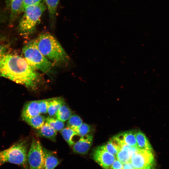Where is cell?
<instances>
[{
    "label": "cell",
    "mask_w": 169,
    "mask_h": 169,
    "mask_svg": "<svg viewBox=\"0 0 169 169\" xmlns=\"http://www.w3.org/2000/svg\"><path fill=\"white\" fill-rule=\"evenodd\" d=\"M136 138L138 149L153 151L152 148L148 140L142 132L138 131L136 132Z\"/></svg>",
    "instance_id": "16"
},
{
    "label": "cell",
    "mask_w": 169,
    "mask_h": 169,
    "mask_svg": "<svg viewBox=\"0 0 169 169\" xmlns=\"http://www.w3.org/2000/svg\"><path fill=\"white\" fill-rule=\"evenodd\" d=\"M93 156L95 161L104 169H110L116 160L115 156L106 150L102 146L95 150Z\"/></svg>",
    "instance_id": "8"
},
{
    "label": "cell",
    "mask_w": 169,
    "mask_h": 169,
    "mask_svg": "<svg viewBox=\"0 0 169 169\" xmlns=\"http://www.w3.org/2000/svg\"><path fill=\"white\" fill-rule=\"evenodd\" d=\"M40 114L38 100L29 101L24 105L22 112L23 120L30 118Z\"/></svg>",
    "instance_id": "11"
},
{
    "label": "cell",
    "mask_w": 169,
    "mask_h": 169,
    "mask_svg": "<svg viewBox=\"0 0 169 169\" xmlns=\"http://www.w3.org/2000/svg\"><path fill=\"white\" fill-rule=\"evenodd\" d=\"M5 49L2 46L0 45V57L5 54Z\"/></svg>",
    "instance_id": "30"
},
{
    "label": "cell",
    "mask_w": 169,
    "mask_h": 169,
    "mask_svg": "<svg viewBox=\"0 0 169 169\" xmlns=\"http://www.w3.org/2000/svg\"><path fill=\"white\" fill-rule=\"evenodd\" d=\"M123 169H135L130 162L124 164Z\"/></svg>",
    "instance_id": "28"
},
{
    "label": "cell",
    "mask_w": 169,
    "mask_h": 169,
    "mask_svg": "<svg viewBox=\"0 0 169 169\" xmlns=\"http://www.w3.org/2000/svg\"><path fill=\"white\" fill-rule=\"evenodd\" d=\"M23 120L33 128L39 129L45 124L46 118L44 116L39 114Z\"/></svg>",
    "instance_id": "19"
},
{
    "label": "cell",
    "mask_w": 169,
    "mask_h": 169,
    "mask_svg": "<svg viewBox=\"0 0 169 169\" xmlns=\"http://www.w3.org/2000/svg\"><path fill=\"white\" fill-rule=\"evenodd\" d=\"M142 169H156V165L154 161Z\"/></svg>",
    "instance_id": "29"
},
{
    "label": "cell",
    "mask_w": 169,
    "mask_h": 169,
    "mask_svg": "<svg viewBox=\"0 0 169 169\" xmlns=\"http://www.w3.org/2000/svg\"><path fill=\"white\" fill-rule=\"evenodd\" d=\"M52 98L38 100V106L40 113H48V110L50 100Z\"/></svg>",
    "instance_id": "24"
},
{
    "label": "cell",
    "mask_w": 169,
    "mask_h": 169,
    "mask_svg": "<svg viewBox=\"0 0 169 169\" xmlns=\"http://www.w3.org/2000/svg\"><path fill=\"white\" fill-rule=\"evenodd\" d=\"M61 131V134L65 141L69 146H73L75 142L73 138L74 136L78 135L77 133L72 129L67 127L64 128Z\"/></svg>",
    "instance_id": "21"
},
{
    "label": "cell",
    "mask_w": 169,
    "mask_h": 169,
    "mask_svg": "<svg viewBox=\"0 0 169 169\" xmlns=\"http://www.w3.org/2000/svg\"><path fill=\"white\" fill-rule=\"evenodd\" d=\"M64 103V100L61 98H52L48 110V113L49 116L54 117L59 108Z\"/></svg>",
    "instance_id": "18"
},
{
    "label": "cell",
    "mask_w": 169,
    "mask_h": 169,
    "mask_svg": "<svg viewBox=\"0 0 169 169\" xmlns=\"http://www.w3.org/2000/svg\"><path fill=\"white\" fill-rule=\"evenodd\" d=\"M38 130L37 132L38 136L47 138L53 141H55L57 131L47 123L45 122L42 127Z\"/></svg>",
    "instance_id": "15"
},
{
    "label": "cell",
    "mask_w": 169,
    "mask_h": 169,
    "mask_svg": "<svg viewBox=\"0 0 169 169\" xmlns=\"http://www.w3.org/2000/svg\"><path fill=\"white\" fill-rule=\"evenodd\" d=\"M59 0H44L48 9L49 21L51 26L55 23L57 9Z\"/></svg>",
    "instance_id": "14"
},
{
    "label": "cell",
    "mask_w": 169,
    "mask_h": 169,
    "mask_svg": "<svg viewBox=\"0 0 169 169\" xmlns=\"http://www.w3.org/2000/svg\"><path fill=\"white\" fill-rule=\"evenodd\" d=\"M44 158V169H54L60 161L54 152L43 147Z\"/></svg>",
    "instance_id": "12"
},
{
    "label": "cell",
    "mask_w": 169,
    "mask_h": 169,
    "mask_svg": "<svg viewBox=\"0 0 169 169\" xmlns=\"http://www.w3.org/2000/svg\"><path fill=\"white\" fill-rule=\"evenodd\" d=\"M82 124L80 117L77 115H73L68 120L67 126L75 131Z\"/></svg>",
    "instance_id": "23"
},
{
    "label": "cell",
    "mask_w": 169,
    "mask_h": 169,
    "mask_svg": "<svg viewBox=\"0 0 169 169\" xmlns=\"http://www.w3.org/2000/svg\"><path fill=\"white\" fill-rule=\"evenodd\" d=\"M10 10L9 23H13L19 15L23 13L25 7L24 0H9Z\"/></svg>",
    "instance_id": "10"
},
{
    "label": "cell",
    "mask_w": 169,
    "mask_h": 169,
    "mask_svg": "<svg viewBox=\"0 0 169 169\" xmlns=\"http://www.w3.org/2000/svg\"><path fill=\"white\" fill-rule=\"evenodd\" d=\"M23 53L27 62L35 69L46 74L51 72L53 63L40 51L35 39L31 41L24 46Z\"/></svg>",
    "instance_id": "5"
},
{
    "label": "cell",
    "mask_w": 169,
    "mask_h": 169,
    "mask_svg": "<svg viewBox=\"0 0 169 169\" xmlns=\"http://www.w3.org/2000/svg\"><path fill=\"white\" fill-rule=\"evenodd\" d=\"M91 130V127L90 125L86 123H83L75 131L79 136H82L88 134Z\"/></svg>",
    "instance_id": "25"
},
{
    "label": "cell",
    "mask_w": 169,
    "mask_h": 169,
    "mask_svg": "<svg viewBox=\"0 0 169 169\" xmlns=\"http://www.w3.org/2000/svg\"><path fill=\"white\" fill-rule=\"evenodd\" d=\"M154 161L152 151L139 149L132 155L130 161L135 169H142Z\"/></svg>",
    "instance_id": "7"
},
{
    "label": "cell",
    "mask_w": 169,
    "mask_h": 169,
    "mask_svg": "<svg viewBox=\"0 0 169 169\" xmlns=\"http://www.w3.org/2000/svg\"><path fill=\"white\" fill-rule=\"evenodd\" d=\"M93 136L87 134L81 136L79 139L73 146L74 152L80 154H85L88 151L92 145Z\"/></svg>",
    "instance_id": "9"
},
{
    "label": "cell",
    "mask_w": 169,
    "mask_h": 169,
    "mask_svg": "<svg viewBox=\"0 0 169 169\" xmlns=\"http://www.w3.org/2000/svg\"><path fill=\"white\" fill-rule=\"evenodd\" d=\"M123 165L122 163L118 160H115L111 168L112 169H123Z\"/></svg>",
    "instance_id": "27"
},
{
    "label": "cell",
    "mask_w": 169,
    "mask_h": 169,
    "mask_svg": "<svg viewBox=\"0 0 169 169\" xmlns=\"http://www.w3.org/2000/svg\"><path fill=\"white\" fill-rule=\"evenodd\" d=\"M38 47L42 54L53 63H66L69 56L61 44L51 34L44 33L35 39Z\"/></svg>",
    "instance_id": "2"
},
{
    "label": "cell",
    "mask_w": 169,
    "mask_h": 169,
    "mask_svg": "<svg viewBox=\"0 0 169 169\" xmlns=\"http://www.w3.org/2000/svg\"><path fill=\"white\" fill-rule=\"evenodd\" d=\"M46 8L43 1L25 7L18 26V30L21 34L27 36L34 32Z\"/></svg>",
    "instance_id": "3"
},
{
    "label": "cell",
    "mask_w": 169,
    "mask_h": 169,
    "mask_svg": "<svg viewBox=\"0 0 169 169\" xmlns=\"http://www.w3.org/2000/svg\"><path fill=\"white\" fill-rule=\"evenodd\" d=\"M27 158L29 169H44V153L39 140L32 139Z\"/></svg>",
    "instance_id": "6"
},
{
    "label": "cell",
    "mask_w": 169,
    "mask_h": 169,
    "mask_svg": "<svg viewBox=\"0 0 169 169\" xmlns=\"http://www.w3.org/2000/svg\"><path fill=\"white\" fill-rule=\"evenodd\" d=\"M44 0H24L25 7L39 3Z\"/></svg>",
    "instance_id": "26"
},
{
    "label": "cell",
    "mask_w": 169,
    "mask_h": 169,
    "mask_svg": "<svg viewBox=\"0 0 169 169\" xmlns=\"http://www.w3.org/2000/svg\"><path fill=\"white\" fill-rule=\"evenodd\" d=\"M28 150L27 143L23 141L0 151V166L9 163L18 165L25 169H28Z\"/></svg>",
    "instance_id": "4"
},
{
    "label": "cell",
    "mask_w": 169,
    "mask_h": 169,
    "mask_svg": "<svg viewBox=\"0 0 169 169\" xmlns=\"http://www.w3.org/2000/svg\"><path fill=\"white\" fill-rule=\"evenodd\" d=\"M122 145L121 142L115 136L112 138L106 145L102 146L107 151L116 156Z\"/></svg>",
    "instance_id": "17"
},
{
    "label": "cell",
    "mask_w": 169,
    "mask_h": 169,
    "mask_svg": "<svg viewBox=\"0 0 169 169\" xmlns=\"http://www.w3.org/2000/svg\"><path fill=\"white\" fill-rule=\"evenodd\" d=\"M0 76L31 89L36 88L39 80L35 69L24 58L12 54L0 57Z\"/></svg>",
    "instance_id": "1"
},
{
    "label": "cell",
    "mask_w": 169,
    "mask_h": 169,
    "mask_svg": "<svg viewBox=\"0 0 169 169\" xmlns=\"http://www.w3.org/2000/svg\"><path fill=\"white\" fill-rule=\"evenodd\" d=\"M45 122L57 131H61L64 126L63 122L53 117H47L46 118Z\"/></svg>",
    "instance_id": "22"
},
{
    "label": "cell",
    "mask_w": 169,
    "mask_h": 169,
    "mask_svg": "<svg viewBox=\"0 0 169 169\" xmlns=\"http://www.w3.org/2000/svg\"><path fill=\"white\" fill-rule=\"evenodd\" d=\"M110 169H112L110 168Z\"/></svg>",
    "instance_id": "31"
},
{
    "label": "cell",
    "mask_w": 169,
    "mask_h": 169,
    "mask_svg": "<svg viewBox=\"0 0 169 169\" xmlns=\"http://www.w3.org/2000/svg\"><path fill=\"white\" fill-rule=\"evenodd\" d=\"M136 133L134 131H129L121 133L115 136L121 142L131 146L138 148Z\"/></svg>",
    "instance_id": "13"
},
{
    "label": "cell",
    "mask_w": 169,
    "mask_h": 169,
    "mask_svg": "<svg viewBox=\"0 0 169 169\" xmlns=\"http://www.w3.org/2000/svg\"><path fill=\"white\" fill-rule=\"evenodd\" d=\"M72 114L71 110L64 103L59 108L54 117L64 122L69 119Z\"/></svg>",
    "instance_id": "20"
}]
</instances>
